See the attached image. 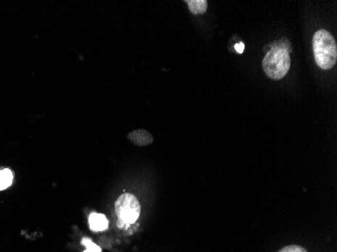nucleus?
Segmentation results:
<instances>
[{
    "instance_id": "2",
    "label": "nucleus",
    "mask_w": 337,
    "mask_h": 252,
    "mask_svg": "<svg viewBox=\"0 0 337 252\" xmlns=\"http://www.w3.org/2000/svg\"><path fill=\"white\" fill-rule=\"evenodd\" d=\"M291 67L290 54L286 48L274 46L263 61V69L266 75L273 80H281L289 72Z\"/></svg>"
},
{
    "instance_id": "5",
    "label": "nucleus",
    "mask_w": 337,
    "mask_h": 252,
    "mask_svg": "<svg viewBox=\"0 0 337 252\" xmlns=\"http://www.w3.org/2000/svg\"><path fill=\"white\" fill-rule=\"evenodd\" d=\"M89 226L92 231H103L108 226V221L103 214L92 213L89 216Z\"/></svg>"
},
{
    "instance_id": "3",
    "label": "nucleus",
    "mask_w": 337,
    "mask_h": 252,
    "mask_svg": "<svg viewBox=\"0 0 337 252\" xmlns=\"http://www.w3.org/2000/svg\"><path fill=\"white\" fill-rule=\"evenodd\" d=\"M115 212L119 219L131 224L137 221L141 214V204L138 198L129 193L123 194L115 202Z\"/></svg>"
},
{
    "instance_id": "7",
    "label": "nucleus",
    "mask_w": 337,
    "mask_h": 252,
    "mask_svg": "<svg viewBox=\"0 0 337 252\" xmlns=\"http://www.w3.org/2000/svg\"><path fill=\"white\" fill-rule=\"evenodd\" d=\"M13 180L12 172L8 168L0 170V190H4L11 185Z\"/></svg>"
},
{
    "instance_id": "9",
    "label": "nucleus",
    "mask_w": 337,
    "mask_h": 252,
    "mask_svg": "<svg viewBox=\"0 0 337 252\" xmlns=\"http://www.w3.org/2000/svg\"><path fill=\"white\" fill-rule=\"evenodd\" d=\"M279 252H307V250L299 245H289L281 249Z\"/></svg>"
},
{
    "instance_id": "10",
    "label": "nucleus",
    "mask_w": 337,
    "mask_h": 252,
    "mask_svg": "<svg viewBox=\"0 0 337 252\" xmlns=\"http://www.w3.org/2000/svg\"><path fill=\"white\" fill-rule=\"evenodd\" d=\"M235 50H236V51L238 52V54H242V52H244V50H245V44L244 43H238V44H236L235 45Z\"/></svg>"
},
{
    "instance_id": "8",
    "label": "nucleus",
    "mask_w": 337,
    "mask_h": 252,
    "mask_svg": "<svg viewBox=\"0 0 337 252\" xmlns=\"http://www.w3.org/2000/svg\"><path fill=\"white\" fill-rule=\"evenodd\" d=\"M82 244L86 247V250L84 252H101V248L95 243H93L89 238H83Z\"/></svg>"
},
{
    "instance_id": "6",
    "label": "nucleus",
    "mask_w": 337,
    "mask_h": 252,
    "mask_svg": "<svg viewBox=\"0 0 337 252\" xmlns=\"http://www.w3.org/2000/svg\"><path fill=\"white\" fill-rule=\"evenodd\" d=\"M188 7L193 15H202L207 10L206 0H188Z\"/></svg>"
},
{
    "instance_id": "4",
    "label": "nucleus",
    "mask_w": 337,
    "mask_h": 252,
    "mask_svg": "<svg viewBox=\"0 0 337 252\" xmlns=\"http://www.w3.org/2000/svg\"><path fill=\"white\" fill-rule=\"evenodd\" d=\"M128 138L131 142H133L136 145H140V147H144V145L151 144L154 140L150 132L143 129L133 130L128 134Z\"/></svg>"
},
{
    "instance_id": "1",
    "label": "nucleus",
    "mask_w": 337,
    "mask_h": 252,
    "mask_svg": "<svg viewBox=\"0 0 337 252\" xmlns=\"http://www.w3.org/2000/svg\"><path fill=\"white\" fill-rule=\"evenodd\" d=\"M315 62L323 70L333 68L337 60V47L334 37L325 30H319L313 35Z\"/></svg>"
}]
</instances>
